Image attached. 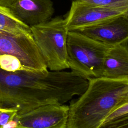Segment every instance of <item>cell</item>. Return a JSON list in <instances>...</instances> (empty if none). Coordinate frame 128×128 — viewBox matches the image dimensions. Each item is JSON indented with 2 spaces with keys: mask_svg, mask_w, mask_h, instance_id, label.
<instances>
[{
  "mask_svg": "<svg viewBox=\"0 0 128 128\" xmlns=\"http://www.w3.org/2000/svg\"><path fill=\"white\" fill-rule=\"evenodd\" d=\"M88 86V79L72 71L10 72L0 68V106L20 114L44 105L64 104L82 94Z\"/></svg>",
  "mask_w": 128,
  "mask_h": 128,
  "instance_id": "6da1fadb",
  "label": "cell"
},
{
  "mask_svg": "<svg viewBox=\"0 0 128 128\" xmlns=\"http://www.w3.org/2000/svg\"><path fill=\"white\" fill-rule=\"evenodd\" d=\"M88 80L86 90L68 106L66 128H98L128 94V80Z\"/></svg>",
  "mask_w": 128,
  "mask_h": 128,
  "instance_id": "7a4b0ae2",
  "label": "cell"
},
{
  "mask_svg": "<svg viewBox=\"0 0 128 128\" xmlns=\"http://www.w3.org/2000/svg\"><path fill=\"white\" fill-rule=\"evenodd\" d=\"M110 46L78 32L68 31L66 50L69 68L86 79L100 77Z\"/></svg>",
  "mask_w": 128,
  "mask_h": 128,
  "instance_id": "3957f363",
  "label": "cell"
},
{
  "mask_svg": "<svg viewBox=\"0 0 128 128\" xmlns=\"http://www.w3.org/2000/svg\"><path fill=\"white\" fill-rule=\"evenodd\" d=\"M30 28L33 39L48 68L52 71L69 68L66 50L68 30L64 18L56 16Z\"/></svg>",
  "mask_w": 128,
  "mask_h": 128,
  "instance_id": "277c9868",
  "label": "cell"
},
{
  "mask_svg": "<svg viewBox=\"0 0 128 128\" xmlns=\"http://www.w3.org/2000/svg\"><path fill=\"white\" fill-rule=\"evenodd\" d=\"M4 54L16 57L26 70L39 72L48 70L32 34H14L0 30V56Z\"/></svg>",
  "mask_w": 128,
  "mask_h": 128,
  "instance_id": "5b68a950",
  "label": "cell"
},
{
  "mask_svg": "<svg viewBox=\"0 0 128 128\" xmlns=\"http://www.w3.org/2000/svg\"><path fill=\"white\" fill-rule=\"evenodd\" d=\"M122 15L128 16V6L108 7L72 0L64 18L68 31H78Z\"/></svg>",
  "mask_w": 128,
  "mask_h": 128,
  "instance_id": "8992f818",
  "label": "cell"
},
{
  "mask_svg": "<svg viewBox=\"0 0 128 128\" xmlns=\"http://www.w3.org/2000/svg\"><path fill=\"white\" fill-rule=\"evenodd\" d=\"M68 110L64 104H46L17 114L14 118L18 128H66Z\"/></svg>",
  "mask_w": 128,
  "mask_h": 128,
  "instance_id": "52a82bcc",
  "label": "cell"
},
{
  "mask_svg": "<svg viewBox=\"0 0 128 128\" xmlns=\"http://www.w3.org/2000/svg\"><path fill=\"white\" fill-rule=\"evenodd\" d=\"M76 32L109 46L128 44V16H120Z\"/></svg>",
  "mask_w": 128,
  "mask_h": 128,
  "instance_id": "ba28073f",
  "label": "cell"
},
{
  "mask_svg": "<svg viewBox=\"0 0 128 128\" xmlns=\"http://www.w3.org/2000/svg\"><path fill=\"white\" fill-rule=\"evenodd\" d=\"M8 8L30 27L50 20L54 12L51 0H15Z\"/></svg>",
  "mask_w": 128,
  "mask_h": 128,
  "instance_id": "9c48e42d",
  "label": "cell"
},
{
  "mask_svg": "<svg viewBox=\"0 0 128 128\" xmlns=\"http://www.w3.org/2000/svg\"><path fill=\"white\" fill-rule=\"evenodd\" d=\"M100 77L128 80V44L110 47L104 58Z\"/></svg>",
  "mask_w": 128,
  "mask_h": 128,
  "instance_id": "30bf717a",
  "label": "cell"
},
{
  "mask_svg": "<svg viewBox=\"0 0 128 128\" xmlns=\"http://www.w3.org/2000/svg\"><path fill=\"white\" fill-rule=\"evenodd\" d=\"M0 30L19 34H31L30 28L20 21L7 8L0 5Z\"/></svg>",
  "mask_w": 128,
  "mask_h": 128,
  "instance_id": "8fae6325",
  "label": "cell"
},
{
  "mask_svg": "<svg viewBox=\"0 0 128 128\" xmlns=\"http://www.w3.org/2000/svg\"><path fill=\"white\" fill-rule=\"evenodd\" d=\"M0 68L10 72L26 70L22 66L20 62L16 57L10 54L0 56Z\"/></svg>",
  "mask_w": 128,
  "mask_h": 128,
  "instance_id": "7c38bea8",
  "label": "cell"
},
{
  "mask_svg": "<svg viewBox=\"0 0 128 128\" xmlns=\"http://www.w3.org/2000/svg\"><path fill=\"white\" fill-rule=\"evenodd\" d=\"M80 0L91 4L108 7L128 6V0Z\"/></svg>",
  "mask_w": 128,
  "mask_h": 128,
  "instance_id": "4fadbf2b",
  "label": "cell"
},
{
  "mask_svg": "<svg viewBox=\"0 0 128 128\" xmlns=\"http://www.w3.org/2000/svg\"><path fill=\"white\" fill-rule=\"evenodd\" d=\"M98 128H128V113L102 124Z\"/></svg>",
  "mask_w": 128,
  "mask_h": 128,
  "instance_id": "5bb4252c",
  "label": "cell"
},
{
  "mask_svg": "<svg viewBox=\"0 0 128 128\" xmlns=\"http://www.w3.org/2000/svg\"><path fill=\"white\" fill-rule=\"evenodd\" d=\"M128 113V94L106 118L104 123ZM103 123V124H104Z\"/></svg>",
  "mask_w": 128,
  "mask_h": 128,
  "instance_id": "9a60e30c",
  "label": "cell"
},
{
  "mask_svg": "<svg viewBox=\"0 0 128 128\" xmlns=\"http://www.w3.org/2000/svg\"><path fill=\"white\" fill-rule=\"evenodd\" d=\"M17 114L18 110L15 108L2 107L0 110V128L13 120Z\"/></svg>",
  "mask_w": 128,
  "mask_h": 128,
  "instance_id": "2e32d148",
  "label": "cell"
},
{
  "mask_svg": "<svg viewBox=\"0 0 128 128\" xmlns=\"http://www.w3.org/2000/svg\"><path fill=\"white\" fill-rule=\"evenodd\" d=\"M2 128H18L16 122L14 118L13 120L9 122L7 124L4 126Z\"/></svg>",
  "mask_w": 128,
  "mask_h": 128,
  "instance_id": "e0dca14e",
  "label": "cell"
},
{
  "mask_svg": "<svg viewBox=\"0 0 128 128\" xmlns=\"http://www.w3.org/2000/svg\"><path fill=\"white\" fill-rule=\"evenodd\" d=\"M14 0H0V5L8 8Z\"/></svg>",
  "mask_w": 128,
  "mask_h": 128,
  "instance_id": "ac0fdd59",
  "label": "cell"
},
{
  "mask_svg": "<svg viewBox=\"0 0 128 128\" xmlns=\"http://www.w3.org/2000/svg\"><path fill=\"white\" fill-rule=\"evenodd\" d=\"M2 106H0V110H1V109H2Z\"/></svg>",
  "mask_w": 128,
  "mask_h": 128,
  "instance_id": "d6986e66",
  "label": "cell"
}]
</instances>
